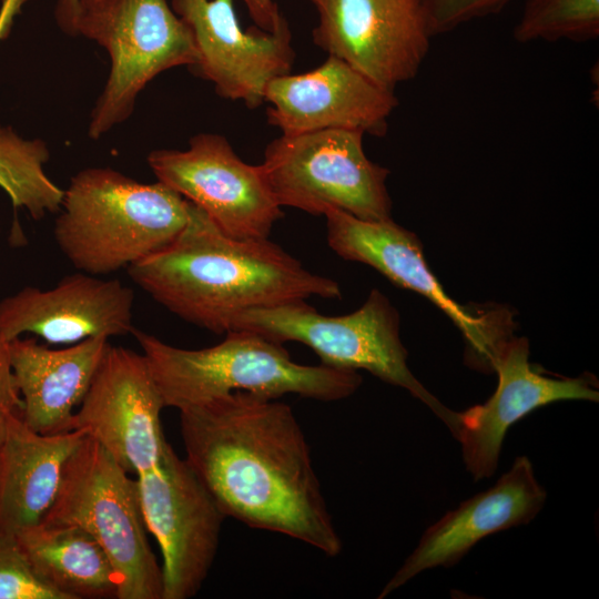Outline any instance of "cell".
Instances as JSON below:
<instances>
[{
    "label": "cell",
    "instance_id": "obj_4",
    "mask_svg": "<svg viewBox=\"0 0 599 599\" xmlns=\"http://www.w3.org/2000/svg\"><path fill=\"white\" fill-rule=\"evenodd\" d=\"M165 407L179 410L232 392L270 399L286 394L335 402L362 384L357 370L292 361L283 344L254 332L231 329L217 345L185 349L133 329Z\"/></svg>",
    "mask_w": 599,
    "mask_h": 599
},
{
    "label": "cell",
    "instance_id": "obj_7",
    "mask_svg": "<svg viewBox=\"0 0 599 599\" xmlns=\"http://www.w3.org/2000/svg\"><path fill=\"white\" fill-rule=\"evenodd\" d=\"M75 35L104 48L110 72L90 114L98 140L129 119L136 98L160 73L193 68L197 54L189 27L166 0H80Z\"/></svg>",
    "mask_w": 599,
    "mask_h": 599
},
{
    "label": "cell",
    "instance_id": "obj_19",
    "mask_svg": "<svg viewBox=\"0 0 599 599\" xmlns=\"http://www.w3.org/2000/svg\"><path fill=\"white\" fill-rule=\"evenodd\" d=\"M110 345L103 336L60 349L40 344L35 337L10 341V365L24 423L43 435L73 430L74 408L85 396Z\"/></svg>",
    "mask_w": 599,
    "mask_h": 599
},
{
    "label": "cell",
    "instance_id": "obj_27",
    "mask_svg": "<svg viewBox=\"0 0 599 599\" xmlns=\"http://www.w3.org/2000/svg\"><path fill=\"white\" fill-rule=\"evenodd\" d=\"M255 22V26L264 31H275L285 22L274 0H242ZM313 4L316 0H309Z\"/></svg>",
    "mask_w": 599,
    "mask_h": 599
},
{
    "label": "cell",
    "instance_id": "obj_12",
    "mask_svg": "<svg viewBox=\"0 0 599 599\" xmlns=\"http://www.w3.org/2000/svg\"><path fill=\"white\" fill-rule=\"evenodd\" d=\"M314 43L394 91L414 79L429 51L423 0H316Z\"/></svg>",
    "mask_w": 599,
    "mask_h": 599
},
{
    "label": "cell",
    "instance_id": "obj_22",
    "mask_svg": "<svg viewBox=\"0 0 599 599\" xmlns=\"http://www.w3.org/2000/svg\"><path fill=\"white\" fill-rule=\"evenodd\" d=\"M50 151L41 139H26L0 124V187L14 209L34 220L60 210L63 190L44 170Z\"/></svg>",
    "mask_w": 599,
    "mask_h": 599
},
{
    "label": "cell",
    "instance_id": "obj_1",
    "mask_svg": "<svg viewBox=\"0 0 599 599\" xmlns=\"http://www.w3.org/2000/svg\"><path fill=\"white\" fill-rule=\"evenodd\" d=\"M180 426L185 460L225 517L329 557L341 552L309 446L287 404L232 392L180 409Z\"/></svg>",
    "mask_w": 599,
    "mask_h": 599
},
{
    "label": "cell",
    "instance_id": "obj_10",
    "mask_svg": "<svg viewBox=\"0 0 599 599\" xmlns=\"http://www.w3.org/2000/svg\"><path fill=\"white\" fill-rule=\"evenodd\" d=\"M135 479L146 529L162 554V599L192 598L212 567L226 517L170 444L159 465Z\"/></svg>",
    "mask_w": 599,
    "mask_h": 599
},
{
    "label": "cell",
    "instance_id": "obj_18",
    "mask_svg": "<svg viewBox=\"0 0 599 599\" xmlns=\"http://www.w3.org/2000/svg\"><path fill=\"white\" fill-rule=\"evenodd\" d=\"M546 496L531 461L526 456L517 457L491 488L468 498L427 528L378 598L425 570L454 566L491 534L528 524L541 510Z\"/></svg>",
    "mask_w": 599,
    "mask_h": 599
},
{
    "label": "cell",
    "instance_id": "obj_11",
    "mask_svg": "<svg viewBox=\"0 0 599 599\" xmlns=\"http://www.w3.org/2000/svg\"><path fill=\"white\" fill-rule=\"evenodd\" d=\"M156 181L201 209L235 238H268L283 217L261 165L245 163L222 135L200 133L185 150L161 149L146 158Z\"/></svg>",
    "mask_w": 599,
    "mask_h": 599
},
{
    "label": "cell",
    "instance_id": "obj_13",
    "mask_svg": "<svg viewBox=\"0 0 599 599\" xmlns=\"http://www.w3.org/2000/svg\"><path fill=\"white\" fill-rule=\"evenodd\" d=\"M164 407L144 355L110 345L74 414L73 429L139 475L155 468L169 445L160 419Z\"/></svg>",
    "mask_w": 599,
    "mask_h": 599
},
{
    "label": "cell",
    "instance_id": "obj_9",
    "mask_svg": "<svg viewBox=\"0 0 599 599\" xmlns=\"http://www.w3.org/2000/svg\"><path fill=\"white\" fill-rule=\"evenodd\" d=\"M324 216L327 243L337 255L367 264L394 284L427 297L463 333L467 365L493 372L494 358L514 329L508 311L474 309L456 303L429 270L418 237L392 219L367 221L336 209L328 210Z\"/></svg>",
    "mask_w": 599,
    "mask_h": 599
},
{
    "label": "cell",
    "instance_id": "obj_16",
    "mask_svg": "<svg viewBox=\"0 0 599 599\" xmlns=\"http://www.w3.org/2000/svg\"><path fill=\"white\" fill-rule=\"evenodd\" d=\"M267 120L282 134L356 130L383 136L398 104L394 91L328 55L317 68L271 80L264 90Z\"/></svg>",
    "mask_w": 599,
    "mask_h": 599
},
{
    "label": "cell",
    "instance_id": "obj_8",
    "mask_svg": "<svg viewBox=\"0 0 599 599\" xmlns=\"http://www.w3.org/2000/svg\"><path fill=\"white\" fill-rule=\"evenodd\" d=\"M364 134L322 130L273 140L260 165L277 204L313 215L336 209L367 221L392 219L389 171L367 158Z\"/></svg>",
    "mask_w": 599,
    "mask_h": 599
},
{
    "label": "cell",
    "instance_id": "obj_15",
    "mask_svg": "<svg viewBox=\"0 0 599 599\" xmlns=\"http://www.w3.org/2000/svg\"><path fill=\"white\" fill-rule=\"evenodd\" d=\"M498 375L495 393L480 405L458 413L455 434L461 445L466 469L475 480L495 473L504 438L516 422L530 412L559 400L598 402L596 378L585 373L579 377H550L529 363L526 337L507 338L493 362Z\"/></svg>",
    "mask_w": 599,
    "mask_h": 599
},
{
    "label": "cell",
    "instance_id": "obj_5",
    "mask_svg": "<svg viewBox=\"0 0 599 599\" xmlns=\"http://www.w3.org/2000/svg\"><path fill=\"white\" fill-rule=\"evenodd\" d=\"M231 329L251 331L280 344L300 342L313 349L323 365L365 369L408 390L447 425L453 436L456 434L458 413L444 406L412 374L399 337L398 312L378 290L347 315H322L302 300L245 311Z\"/></svg>",
    "mask_w": 599,
    "mask_h": 599
},
{
    "label": "cell",
    "instance_id": "obj_21",
    "mask_svg": "<svg viewBox=\"0 0 599 599\" xmlns=\"http://www.w3.org/2000/svg\"><path fill=\"white\" fill-rule=\"evenodd\" d=\"M16 537L34 575L64 599L118 597L113 565L83 528L40 521Z\"/></svg>",
    "mask_w": 599,
    "mask_h": 599
},
{
    "label": "cell",
    "instance_id": "obj_14",
    "mask_svg": "<svg viewBox=\"0 0 599 599\" xmlns=\"http://www.w3.org/2000/svg\"><path fill=\"white\" fill-rule=\"evenodd\" d=\"M170 4L192 33L197 54L192 69L212 82L219 95L256 108L264 102L267 83L292 70L295 52L287 22L275 31L245 30L233 0H171Z\"/></svg>",
    "mask_w": 599,
    "mask_h": 599
},
{
    "label": "cell",
    "instance_id": "obj_26",
    "mask_svg": "<svg viewBox=\"0 0 599 599\" xmlns=\"http://www.w3.org/2000/svg\"><path fill=\"white\" fill-rule=\"evenodd\" d=\"M21 413L22 400L10 365L9 342L0 334V447L11 418Z\"/></svg>",
    "mask_w": 599,
    "mask_h": 599
},
{
    "label": "cell",
    "instance_id": "obj_28",
    "mask_svg": "<svg viewBox=\"0 0 599 599\" xmlns=\"http://www.w3.org/2000/svg\"><path fill=\"white\" fill-rule=\"evenodd\" d=\"M80 0H55L54 19L58 27L68 35H75V18Z\"/></svg>",
    "mask_w": 599,
    "mask_h": 599
},
{
    "label": "cell",
    "instance_id": "obj_17",
    "mask_svg": "<svg viewBox=\"0 0 599 599\" xmlns=\"http://www.w3.org/2000/svg\"><path fill=\"white\" fill-rule=\"evenodd\" d=\"M134 294L119 280L78 272L48 290L28 286L0 301V334L34 335L48 345L132 333Z\"/></svg>",
    "mask_w": 599,
    "mask_h": 599
},
{
    "label": "cell",
    "instance_id": "obj_6",
    "mask_svg": "<svg viewBox=\"0 0 599 599\" xmlns=\"http://www.w3.org/2000/svg\"><path fill=\"white\" fill-rule=\"evenodd\" d=\"M42 521L77 525L103 548L118 578L116 599H162V569L146 537L136 479L92 438L69 457Z\"/></svg>",
    "mask_w": 599,
    "mask_h": 599
},
{
    "label": "cell",
    "instance_id": "obj_24",
    "mask_svg": "<svg viewBox=\"0 0 599 599\" xmlns=\"http://www.w3.org/2000/svg\"><path fill=\"white\" fill-rule=\"evenodd\" d=\"M0 599H64L32 571L16 535L0 532Z\"/></svg>",
    "mask_w": 599,
    "mask_h": 599
},
{
    "label": "cell",
    "instance_id": "obj_3",
    "mask_svg": "<svg viewBox=\"0 0 599 599\" xmlns=\"http://www.w3.org/2000/svg\"><path fill=\"white\" fill-rule=\"evenodd\" d=\"M58 213L59 250L78 271L98 276L170 245L189 221L190 202L159 181L99 166L71 177Z\"/></svg>",
    "mask_w": 599,
    "mask_h": 599
},
{
    "label": "cell",
    "instance_id": "obj_2",
    "mask_svg": "<svg viewBox=\"0 0 599 599\" xmlns=\"http://www.w3.org/2000/svg\"><path fill=\"white\" fill-rule=\"evenodd\" d=\"M126 270L155 302L215 334L231 331L248 309L342 296L337 282L307 271L268 238L232 237L192 203L179 236Z\"/></svg>",
    "mask_w": 599,
    "mask_h": 599
},
{
    "label": "cell",
    "instance_id": "obj_20",
    "mask_svg": "<svg viewBox=\"0 0 599 599\" xmlns=\"http://www.w3.org/2000/svg\"><path fill=\"white\" fill-rule=\"evenodd\" d=\"M84 436L79 429L43 435L21 415L11 418L0 447V532L17 535L42 521Z\"/></svg>",
    "mask_w": 599,
    "mask_h": 599
},
{
    "label": "cell",
    "instance_id": "obj_25",
    "mask_svg": "<svg viewBox=\"0 0 599 599\" xmlns=\"http://www.w3.org/2000/svg\"><path fill=\"white\" fill-rule=\"evenodd\" d=\"M512 0H423L432 35L447 33L473 21L499 13Z\"/></svg>",
    "mask_w": 599,
    "mask_h": 599
},
{
    "label": "cell",
    "instance_id": "obj_29",
    "mask_svg": "<svg viewBox=\"0 0 599 599\" xmlns=\"http://www.w3.org/2000/svg\"><path fill=\"white\" fill-rule=\"evenodd\" d=\"M23 1L24 0H2L0 7V41L8 35L13 18L19 12Z\"/></svg>",
    "mask_w": 599,
    "mask_h": 599
},
{
    "label": "cell",
    "instance_id": "obj_23",
    "mask_svg": "<svg viewBox=\"0 0 599 599\" xmlns=\"http://www.w3.org/2000/svg\"><path fill=\"white\" fill-rule=\"evenodd\" d=\"M514 40L589 41L599 37V0H526Z\"/></svg>",
    "mask_w": 599,
    "mask_h": 599
}]
</instances>
